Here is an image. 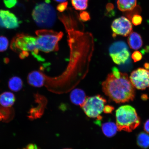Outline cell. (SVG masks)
Instances as JSON below:
<instances>
[{
    "instance_id": "obj_1",
    "label": "cell",
    "mask_w": 149,
    "mask_h": 149,
    "mask_svg": "<svg viewBox=\"0 0 149 149\" xmlns=\"http://www.w3.org/2000/svg\"><path fill=\"white\" fill-rule=\"evenodd\" d=\"M102 86L106 95L116 103L133 101L135 98L134 87L126 73L122 72L119 77H115L112 73L109 74Z\"/></svg>"
},
{
    "instance_id": "obj_2",
    "label": "cell",
    "mask_w": 149,
    "mask_h": 149,
    "mask_svg": "<svg viewBox=\"0 0 149 149\" xmlns=\"http://www.w3.org/2000/svg\"><path fill=\"white\" fill-rule=\"evenodd\" d=\"M10 47L13 51L19 54L22 59L27 57L30 52L38 60L42 61L43 59L38 55L39 50L36 37L25 33H19L13 39Z\"/></svg>"
},
{
    "instance_id": "obj_3",
    "label": "cell",
    "mask_w": 149,
    "mask_h": 149,
    "mask_svg": "<svg viewBox=\"0 0 149 149\" xmlns=\"http://www.w3.org/2000/svg\"><path fill=\"white\" fill-rule=\"evenodd\" d=\"M116 125L119 131L132 132L140 124V119L136 109L132 106H121L116 111Z\"/></svg>"
},
{
    "instance_id": "obj_4",
    "label": "cell",
    "mask_w": 149,
    "mask_h": 149,
    "mask_svg": "<svg viewBox=\"0 0 149 149\" xmlns=\"http://www.w3.org/2000/svg\"><path fill=\"white\" fill-rule=\"evenodd\" d=\"M35 33L39 51L47 53L58 50V42L63 35L62 32L42 29L37 30Z\"/></svg>"
},
{
    "instance_id": "obj_5",
    "label": "cell",
    "mask_w": 149,
    "mask_h": 149,
    "mask_svg": "<svg viewBox=\"0 0 149 149\" xmlns=\"http://www.w3.org/2000/svg\"><path fill=\"white\" fill-rule=\"evenodd\" d=\"M32 16L37 25L42 28L53 26L56 19V11L47 1L37 4L33 9Z\"/></svg>"
},
{
    "instance_id": "obj_6",
    "label": "cell",
    "mask_w": 149,
    "mask_h": 149,
    "mask_svg": "<svg viewBox=\"0 0 149 149\" xmlns=\"http://www.w3.org/2000/svg\"><path fill=\"white\" fill-rule=\"evenodd\" d=\"M107 100L100 95L86 98L81 106L87 116L90 118L97 117L103 111Z\"/></svg>"
},
{
    "instance_id": "obj_7",
    "label": "cell",
    "mask_w": 149,
    "mask_h": 149,
    "mask_svg": "<svg viewBox=\"0 0 149 149\" xmlns=\"http://www.w3.org/2000/svg\"><path fill=\"white\" fill-rule=\"evenodd\" d=\"M130 81L134 87L139 90H145L149 86V70L140 68L130 74Z\"/></svg>"
},
{
    "instance_id": "obj_8",
    "label": "cell",
    "mask_w": 149,
    "mask_h": 149,
    "mask_svg": "<svg viewBox=\"0 0 149 149\" xmlns=\"http://www.w3.org/2000/svg\"><path fill=\"white\" fill-rule=\"evenodd\" d=\"M111 29L113 37H116L117 35L126 37L132 32L133 27L128 18L121 16L113 20L111 24Z\"/></svg>"
},
{
    "instance_id": "obj_9",
    "label": "cell",
    "mask_w": 149,
    "mask_h": 149,
    "mask_svg": "<svg viewBox=\"0 0 149 149\" xmlns=\"http://www.w3.org/2000/svg\"><path fill=\"white\" fill-rule=\"evenodd\" d=\"M20 23L15 14L8 10H0V27L14 29L19 27Z\"/></svg>"
},
{
    "instance_id": "obj_10",
    "label": "cell",
    "mask_w": 149,
    "mask_h": 149,
    "mask_svg": "<svg viewBox=\"0 0 149 149\" xmlns=\"http://www.w3.org/2000/svg\"><path fill=\"white\" fill-rule=\"evenodd\" d=\"M46 77L41 72L35 70L28 74V83L31 86L40 87L44 86L46 82Z\"/></svg>"
},
{
    "instance_id": "obj_11",
    "label": "cell",
    "mask_w": 149,
    "mask_h": 149,
    "mask_svg": "<svg viewBox=\"0 0 149 149\" xmlns=\"http://www.w3.org/2000/svg\"><path fill=\"white\" fill-rule=\"evenodd\" d=\"M86 98L85 93L81 89H74L70 93V99L72 103L81 106V107L84 103Z\"/></svg>"
},
{
    "instance_id": "obj_12",
    "label": "cell",
    "mask_w": 149,
    "mask_h": 149,
    "mask_svg": "<svg viewBox=\"0 0 149 149\" xmlns=\"http://www.w3.org/2000/svg\"><path fill=\"white\" fill-rule=\"evenodd\" d=\"M128 43L130 47L134 50L140 49L143 45V40L141 35L135 32H132L129 35Z\"/></svg>"
},
{
    "instance_id": "obj_13",
    "label": "cell",
    "mask_w": 149,
    "mask_h": 149,
    "mask_svg": "<svg viewBox=\"0 0 149 149\" xmlns=\"http://www.w3.org/2000/svg\"><path fill=\"white\" fill-rule=\"evenodd\" d=\"M15 100L13 93L10 92H3L0 95V104L4 107H12L14 105Z\"/></svg>"
},
{
    "instance_id": "obj_14",
    "label": "cell",
    "mask_w": 149,
    "mask_h": 149,
    "mask_svg": "<svg viewBox=\"0 0 149 149\" xmlns=\"http://www.w3.org/2000/svg\"><path fill=\"white\" fill-rule=\"evenodd\" d=\"M117 7L122 12L133 10L137 6V0H117Z\"/></svg>"
},
{
    "instance_id": "obj_15",
    "label": "cell",
    "mask_w": 149,
    "mask_h": 149,
    "mask_svg": "<svg viewBox=\"0 0 149 149\" xmlns=\"http://www.w3.org/2000/svg\"><path fill=\"white\" fill-rule=\"evenodd\" d=\"M112 59L115 64L118 65L124 64L129 59L130 53L128 49L120 53L110 55Z\"/></svg>"
},
{
    "instance_id": "obj_16",
    "label": "cell",
    "mask_w": 149,
    "mask_h": 149,
    "mask_svg": "<svg viewBox=\"0 0 149 149\" xmlns=\"http://www.w3.org/2000/svg\"><path fill=\"white\" fill-rule=\"evenodd\" d=\"M102 130L104 134L109 137L114 136L118 130L116 124L112 122H108L104 123L102 125Z\"/></svg>"
},
{
    "instance_id": "obj_17",
    "label": "cell",
    "mask_w": 149,
    "mask_h": 149,
    "mask_svg": "<svg viewBox=\"0 0 149 149\" xmlns=\"http://www.w3.org/2000/svg\"><path fill=\"white\" fill-rule=\"evenodd\" d=\"M127 49L128 46L126 43L122 41H119L113 43L110 47L109 55L114 54Z\"/></svg>"
},
{
    "instance_id": "obj_18",
    "label": "cell",
    "mask_w": 149,
    "mask_h": 149,
    "mask_svg": "<svg viewBox=\"0 0 149 149\" xmlns=\"http://www.w3.org/2000/svg\"><path fill=\"white\" fill-rule=\"evenodd\" d=\"M23 86V81L17 76L11 78L8 81V87L11 91L15 92L19 91Z\"/></svg>"
},
{
    "instance_id": "obj_19",
    "label": "cell",
    "mask_w": 149,
    "mask_h": 149,
    "mask_svg": "<svg viewBox=\"0 0 149 149\" xmlns=\"http://www.w3.org/2000/svg\"><path fill=\"white\" fill-rule=\"evenodd\" d=\"M137 144L138 146L143 149L149 147V135L145 132H141L137 136Z\"/></svg>"
},
{
    "instance_id": "obj_20",
    "label": "cell",
    "mask_w": 149,
    "mask_h": 149,
    "mask_svg": "<svg viewBox=\"0 0 149 149\" xmlns=\"http://www.w3.org/2000/svg\"><path fill=\"white\" fill-rule=\"evenodd\" d=\"M88 0H72V5L76 10H85L88 6Z\"/></svg>"
},
{
    "instance_id": "obj_21",
    "label": "cell",
    "mask_w": 149,
    "mask_h": 149,
    "mask_svg": "<svg viewBox=\"0 0 149 149\" xmlns=\"http://www.w3.org/2000/svg\"><path fill=\"white\" fill-rule=\"evenodd\" d=\"M9 42L6 37L0 36V52H4L7 49Z\"/></svg>"
},
{
    "instance_id": "obj_22",
    "label": "cell",
    "mask_w": 149,
    "mask_h": 149,
    "mask_svg": "<svg viewBox=\"0 0 149 149\" xmlns=\"http://www.w3.org/2000/svg\"><path fill=\"white\" fill-rule=\"evenodd\" d=\"M131 21L134 25L138 26L142 23L143 18L139 14H135L132 17Z\"/></svg>"
},
{
    "instance_id": "obj_23",
    "label": "cell",
    "mask_w": 149,
    "mask_h": 149,
    "mask_svg": "<svg viewBox=\"0 0 149 149\" xmlns=\"http://www.w3.org/2000/svg\"><path fill=\"white\" fill-rule=\"evenodd\" d=\"M143 56L141 52L139 51H135L133 52L132 55V58L134 62H137L141 60Z\"/></svg>"
},
{
    "instance_id": "obj_24",
    "label": "cell",
    "mask_w": 149,
    "mask_h": 149,
    "mask_svg": "<svg viewBox=\"0 0 149 149\" xmlns=\"http://www.w3.org/2000/svg\"><path fill=\"white\" fill-rule=\"evenodd\" d=\"M5 6L7 8H13L16 5L17 3V0H3Z\"/></svg>"
},
{
    "instance_id": "obj_25",
    "label": "cell",
    "mask_w": 149,
    "mask_h": 149,
    "mask_svg": "<svg viewBox=\"0 0 149 149\" xmlns=\"http://www.w3.org/2000/svg\"><path fill=\"white\" fill-rule=\"evenodd\" d=\"M80 17L81 19L84 21H86L90 19V16L88 12L83 11L80 14Z\"/></svg>"
},
{
    "instance_id": "obj_26",
    "label": "cell",
    "mask_w": 149,
    "mask_h": 149,
    "mask_svg": "<svg viewBox=\"0 0 149 149\" xmlns=\"http://www.w3.org/2000/svg\"><path fill=\"white\" fill-rule=\"evenodd\" d=\"M68 2H64L61 3L60 4L57 6V9L60 12H64L67 8L68 6Z\"/></svg>"
},
{
    "instance_id": "obj_27",
    "label": "cell",
    "mask_w": 149,
    "mask_h": 149,
    "mask_svg": "<svg viewBox=\"0 0 149 149\" xmlns=\"http://www.w3.org/2000/svg\"><path fill=\"white\" fill-rule=\"evenodd\" d=\"M113 109V108L111 106L107 105L105 106L104 107V113H110L111 112Z\"/></svg>"
},
{
    "instance_id": "obj_28",
    "label": "cell",
    "mask_w": 149,
    "mask_h": 149,
    "mask_svg": "<svg viewBox=\"0 0 149 149\" xmlns=\"http://www.w3.org/2000/svg\"><path fill=\"white\" fill-rule=\"evenodd\" d=\"M145 131L149 134V120H147L144 125Z\"/></svg>"
},
{
    "instance_id": "obj_29",
    "label": "cell",
    "mask_w": 149,
    "mask_h": 149,
    "mask_svg": "<svg viewBox=\"0 0 149 149\" xmlns=\"http://www.w3.org/2000/svg\"><path fill=\"white\" fill-rule=\"evenodd\" d=\"M144 68L146 70H149V63H145L144 64Z\"/></svg>"
},
{
    "instance_id": "obj_30",
    "label": "cell",
    "mask_w": 149,
    "mask_h": 149,
    "mask_svg": "<svg viewBox=\"0 0 149 149\" xmlns=\"http://www.w3.org/2000/svg\"><path fill=\"white\" fill-rule=\"evenodd\" d=\"M54 1L57 2L62 3L65 2L67 0H54Z\"/></svg>"
},
{
    "instance_id": "obj_31",
    "label": "cell",
    "mask_w": 149,
    "mask_h": 149,
    "mask_svg": "<svg viewBox=\"0 0 149 149\" xmlns=\"http://www.w3.org/2000/svg\"><path fill=\"white\" fill-rule=\"evenodd\" d=\"M2 118L1 115V114H0V120H1Z\"/></svg>"
},
{
    "instance_id": "obj_32",
    "label": "cell",
    "mask_w": 149,
    "mask_h": 149,
    "mask_svg": "<svg viewBox=\"0 0 149 149\" xmlns=\"http://www.w3.org/2000/svg\"><path fill=\"white\" fill-rule=\"evenodd\" d=\"M70 149V148H65V149Z\"/></svg>"
}]
</instances>
